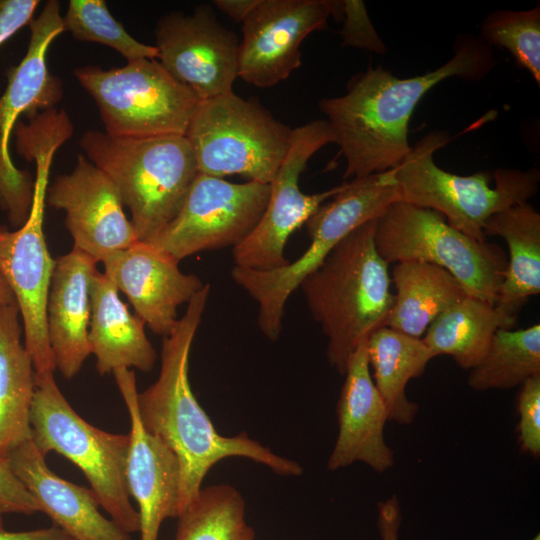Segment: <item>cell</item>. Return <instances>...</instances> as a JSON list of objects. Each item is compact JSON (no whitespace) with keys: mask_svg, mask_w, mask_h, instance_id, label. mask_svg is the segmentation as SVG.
Returning <instances> with one entry per match:
<instances>
[{"mask_svg":"<svg viewBox=\"0 0 540 540\" xmlns=\"http://www.w3.org/2000/svg\"><path fill=\"white\" fill-rule=\"evenodd\" d=\"M497 61L480 36H460L451 59L425 74L399 78L381 66L353 76L346 93L322 98L319 110L346 161L344 178H360L397 167L411 150L408 127L424 95L446 79L478 81Z\"/></svg>","mask_w":540,"mask_h":540,"instance_id":"cell-1","label":"cell"},{"mask_svg":"<svg viewBox=\"0 0 540 540\" xmlns=\"http://www.w3.org/2000/svg\"><path fill=\"white\" fill-rule=\"evenodd\" d=\"M209 292L210 285L205 284L188 302L184 315L163 338L157 380L137 394L143 427L160 439L178 460L179 514L197 498L209 469L226 457H245L280 475L302 473L297 462L273 453L245 432L234 437L220 435L196 400L188 378L189 355Z\"/></svg>","mask_w":540,"mask_h":540,"instance_id":"cell-2","label":"cell"},{"mask_svg":"<svg viewBox=\"0 0 540 540\" xmlns=\"http://www.w3.org/2000/svg\"><path fill=\"white\" fill-rule=\"evenodd\" d=\"M376 220L342 239L299 285L328 340L329 364L341 375L359 344L387 326L394 302L388 263L375 247Z\"/></svg>","mask_w":540,"mask_h":540,"instance_id":"cell-3","label":"cell"},{"mask_svg":"<svg viewBox=\"0 0 540 540\" xmlns=\"http://www.w3.org/2000/svg\"><path fill=\"white\" fill-rule=\"evenodd\" d=\"M79 144L86 158L116 187L142 242L176 217L199 174L185 136L119 138L91 130Z\"/></svg>","mask_w":540,"mask_h":540,"instance_id":"cell-4","label":"cell"},{"mask_svg":"<svg viewBox=\"0 0 540 540\" xmlns=\"http://www.w3.org/2000/svg\"><path fill=\"white\" fill-rule=\"evenodd\" d=\"M448 133L432 131L421 138L394 168L401 201L442 214L455 229L486 241L484 226L494 214L526 203L538 191L540 172L499 168L460 176L440 168L435 152Z\"/></svg>","mask_w":540,"mask_h":540,"instance_id":"cell-5","label":"cell"},{"mask_svg":"<svg viewBox=\"0 0 540 540\" xmlns=\"http://www.w3.org/2000/svg\"><path fill=\"white\" fill-rule=\"evenodd\" d=\"M31 440L46 457L56 452L76 465L90 484L100 507L127 533L139 531V516L126 483L130 437L99 429L69 404L54 374H35Z\"/></svg>","mask_w":540,"mask_h":540,"instance_id":"cell-6","label":"cell"},{"mask_svg":"<svg viewBox=\"0 0 540 540\" xmlns=\"http://www.w3.org/2000/svg\"><path fill=\"white\" fill-rule=\"evenodd\" d=\"M374 242L388 264L437 265L451 273L468 296L496 304L507 265L503 250L455 229L442 214L395 202L376 220Z\"/></svg>","mask_w":540,"mask_h":540,"instance_id":"cell-7","label":"cell"},{"mask_svg":"<svg viewBox=\"0 0 540 540\" xmlns=\"http://www.w3.org/2000/svg\"><path fill=\"white\" fill-rule=\"evenodd\" d=\"M291 136L288 125L233 91L200 101L185 133L199 173L241 175L264 184L275 177Z\"/></svg>","mask_w":540,"mask_h":540,"instance_id":"cell-8","label":"cell"},{"mask_svg":"<svg viewBox=\"0 0 540 540\" xmlns=\"http://www.w3.org/2000/svg\"><path fill=\"white\" fill-rule=\"evenodd\" d=\"M74 76L94 99L105 133L113 137L185 136L201 101L157 59L110 69L79 67Z\"/></svg>","mask_w":540,"mask_h":540,"instance_id":"cell-9","label":"cell"},{"mask_svg":"<svg viewBox=\"0 0 540 540\" xmlns=\"http://www.w3.org/2000/svg\"><path fill=\"white\" fill-rule=\"evenodd\" d=\"M30 40L21 62L7 71V86L0 96V209L14 229L28 220L33 204L34 181L20 170L9 152V140L20 115L28 119L52 109L63 96L62 82L47 66V51L65 31L60 4L49 0L28 24Z\"/></svg>","mask_w":540,"mask_h":540,"instance_id":"cell-10","label":"cell"},{"mask_svg":"<svg viewBox=\"0 0 540 540\" xmlns=\"http://www.w3.org/2000/svg\"><path fill=\"white\" fill-rule=\"evenodd\" d=\"M401 201L394 168L341 184L332 200L321 204L306 222L311 243L302 255L284 267L253 272L252 291L270 312L280 313L302 280L328 253L361 225L378 219L393 203Z\"/></svg>","mask_w":540,"mask_h":540,"instance_id":"cell-11","label":"cell"},{"mask_svg":"<svg viewBox=\"0 0 540 540\" xmlns=\"http://www.w3.org/2000/svg\"><path fill=\"white\" fill-rule=\"evenodd\" d=\"M330 143H333V136L325 119L292 129L289 150L269 184V200L262 217L232 248L235 266L266 271L289 263L284 250L291 234L306 224L318 207L341 188L339 185L315 194H305L299 188V178L307 162Z\"/></svg>","mask_w":540,"mask_h":540,"instance_id":"cell-12","label":"cell"},{"mask_svg":"<svg viewBox=\"0 0 540 540\" xmlns=\"http://www.w3.org/2000/svg\"><path fill=\"white\" fill-rule=\"evenodd\" d=\"M270 185L231 183L199 173L176 215L147 243L177 261L203 250L238 245L257 225Z\"/></svg>","mask_w":540,"mask_h":540,"instance_id":"cell-13","label":"cell"},{"mask_svg":"<svg viewBox=\"0 0 540 540\" xmlns=\"http://www.w3.org/2000/svg\"><path fill=\"white\" fill-rule=\"evenodd\" d=\"M49 174L39 171L34 181L30 216L18 229L0 224V271L19 308L24 346L35 374L56 370L47 335L46 306L55 265L43 232Z\"/></svg>","mask_w":540,"mask_h":540,"instance_id":"cell-14","label":"cell"},{"mask_svg":"<svg viewBox=\"0 0 540 540\" xmlns=\"http://www.w3.org/2000/svg\"><path fill=\"white\" fill-rule=\"evenodd\" d=\"M331 16L340 19L341 1L260 0L242 22L238 77L259 88L287 79L302 64L304 39L324 29Z\"/></svg>","mask_w":540,"mask_h":540,"instance_id":"cell-15","label":"cell"},{"mask_svg":"<svg viewBox=\"0 0 540 540\" xmlns=\"http://www.w3.org/2000/svg\"><path fill=\"white\" fill-rule=\"evenodd\" d=\"M154 46L165 70L201 101L233 91L239 42L210 6H198L189 15H164L156 25Z\"/></svg>","mask_w":540,"mask_h":540,"instance_id":"cell-16","label":"cell"},{"mask_svg":"<svg viewBox=\"0 0 540 540\" xmlns=\"http://www.w3.org/2000/svg\"><path fill=\"white\" fill-rule=\"evenodd\" d=\"M46 202L64 211L73 247L97 262L139 242L116 187L84 155L77 157L70 173L48 185Z\"/></svg>","mask_w":540,"mask_h":540,"instance_id":"cell-17","label":"cell"},{"mask_svg":"<svg viewBox=\"0 0 540 540\" xmlns=\"http://www.w3.org/2000/svg\"><path fill=\"white\" fill-rule=\"evenodd\" d=\"M130 418L126 483L138 505L140 540H158L161 524L178 517L180 468L175 454L142 425L133 370L113 372Z\"/></svg>","mask_w":540,"mask_h":540,"instance_id":"cell-18","label":"cell"},{"mask_svg":"<svg viewBox=\"0 0 540 540\" xmlns=\"http://www.w3.org/2000/svg\"><path fill=\"white\" fill-rule=\"evenodd\" d=\"M178 263L168 253L142 241L102 260L103 273L124 293L135 315L163 337L178 321V307L205 285L198 276L183 273Z\"/></svg>","mask_w":540,"mask_h":540,"instance_id":"cell-19","label":"cell"},{"mask_svg":"<svg viewBox=\"0 0 540 540\" xmlns=\"http://www.w3.org/2000/svg\"><path fill=\"white\" fill-rule=\"evenodd\" d=\"M337 403L339 432L327 462L335 471L357 461L378 473L393 467L395 456L385 441L386 405L370 373L367 339L348 359Z\"/></svg>","mask_w":540,"mask_h":540,"instance_id":"cell-20","label":"cell"},{"mask_svg":"<svg viewBox=\"0 0 540 540\" xmlns=\"http://www.w3.org/2000/svg\"><path fill=\"white\" fill-rule=\"evenodd\" d=\"M6 459L41 512L73 540H131L129 533L100 512L91 489L59 477L48 467L32 440L15 448Z\"/></svg>","mask_w":540,"mask_h":540,"instance_id":"cell-21","label":"cell"},{"mask_svg":"<svg viewBox=\"0 0 540 540\" xmlns=\"http://www.w3.org/2000/svg\"><path fill=\"white\" fill-rule=\"evenodd\" d=\"M96 264L75 247L55 260L46 306L47 335L55 368L67 379L78 374L91 354L90 283Z\"/></svg>","mask_w":540,"mask_h":540,"instance_id":"cell-22","label":"cell"},{"mask_svg":"<svg viewBox=\"0 0 540 540\" xmlns=\"http://www.w3.org/2000/svg\"><path fill=\"white\" fill-rule=\"evenodd\" d=\"M110 279L98 270L90 283V352L100 375L117 369L151 371L157 354L145 333V323L130 313Z\"/></svg>","mask_w":540,"mask_h":540,"instance_id":"cell-23","label":"cell"},{"mask_svg":"<svg viewBox=\"0 0 540 540\" xmlns=\"http://www.w3.org/2000/svg\"><path fill=\"white\" fill-rule=\"evenodd\" d=\"M16 301L0 306V457L31 440L35 370L21 336Z\"/></svg>","mask_w":540,"mask_h":540,"instance_id":"cell-24","label":"cell"},{"mask_svg":"<svg viewBox=\"0 0 540 540\" xmlns=\"http://www.w3.org/2000/svg\"><path fill=\"white\" fill-rule=\"evenodd\" d=\"M483 231L485 236H500L508 246L495 306L517 319L527 300L540 293V214L528 202L522 203L494 214Z\"/></svg>","mask_w":540,"mask_h":540,"instance_id":"cell-25","label":"cell"},{"mask_svg":"<svg viewBox=\"0 0 540 540\" xmlns=\"http://www.w3.org/2000/svg\"><path fill=\"white\" fill-rule=\"evenodd\" d=\"M390 277L396 294L387 327L415 338H421L441 313L467 296L451 273L431 263H395Z\"/></svg>","mask_w":540,"mask_h":540,"instance_id":"cell-26","label":"cell"},{"mask_svg":"<svg viewBox=\"0 0 540 540\" xmlns=\"http://www.w3.org/2000/svg\"><path fill=\"white\" fill-rule=\"evenodd\" d=\"M369 366L373 382L381 395L389 421L411 424L418 413L417 403L406 395L411 379L421 376L434 357L421 338H415L389 327H381L367 339Z\"/></svg>","mask_w":540,"mask_h":540,"instance_id":"cell-27","label":"cell"},{"mask_svg":"<svg viewBox=\"0 0 540 540\" xmlns=\"http://www.w3.org/2000/svg\"><path fill=\"white\" fill-rule=\"evenodd\" d=\"M517 319L495 305L466 296L441 313L427 328L423 342L434 357L449 355L464 369L475 367L498 329H512Z\"/></svg>","mask_w":540,"mask_h":540,"instance_id":"cell-28","label":"cell"},{"mask_svg":"<svg viewBox=\"0 0 540 540\" xmlns=\"http://www.w3.org/2000/svg\"><path fill=\"white\" fill-rule=\"evenodd\" d=\"M540 375V325L498 329L481 361L467 379L475 391L509 389Z\"/></svg>","mask_w":540,"mask_h":540,"instance_id":"cell-29","label":"cell"},{"mask_svg":"<svg viewBox=\"0 0 540 540\" xmlns=\"http://www.w3.org/2000/svg\"><path fill=\"white\" fill-rule=\"evenodd\" d=\"M245 519V502L233 486L201 489L179 515L175 540H254Z\"/></svg>","mask_w":540,"mask_h":540,"instance_id":"cell-30","label":"cell"},{"mask_svg":"<svg viewBox=\"0 0 540 540\" xmlns=\"http://www.w3.org/2000/svg\"><path fill=\"white\" fill-rule=\"evenodd\" d=\"M63 21L65 30L77 40L108 46L127 62L158 59L156 47L139 42L130 35L111 15L103 0H70Z\"/></svg>","mask_w":540,"mask_h":540,"instance_id":"cell-31","label":"cell"},{"mask_svg":"<svg viewBox=\"0 0 540 540\" xmlns=\"http://www.w3.org/2000/svg\"><path fill=\"white\" fill-rule=\"evenodd\" d=\"M480 38L490 47L505 48L540 84V5L491 12L481 24Z\"/></svg>","mask_w":540,"mask_h":540,"instance_id":"cell-32","label":"cell"},{"mask_svg":"<svg viewBox=\"0 0 540 540\" xmlns=\"http://www.w3.org/2000/svg\"><path fill=\"white\" fill-rule=\"evenodd\" d=\"M517 399L518 432L522 449L534 457L540 455V375L520 385Z\"/></svg>","mask_w":540,"mask_h":540,"instance_id":"cell-33","label":"cell"},{"mask_svg":"<svg viewBox=\"0 0 540 540\" xmlns=\"http://www.w3.org/2000/svg\"><path fill=\"white\" fill-rule=\"evenodd\" d=\"M340 19L343 21V27L340 31L343 46L385 53V45L375 31L362 1H341Z\"/></svg>","mask_w":540,"mask_h":540,"instance_id":"cell-34","label":"cell"},{"mask_svg":"<svg viewBox=\"0 0 540 540\" xmlns=\"http://www.w3.org/2000/svg\"><path fill=\"white\" fill-rule=\"evenodd\" d=\"M41 512V508L10 468L7 459L0 457V515H31Z\"/></svg>","mask_w":540,"mask_h":540,"instance_id":"cell-35","label":"cell"},{"mask_svg":"<svg viewBox=\"0 0 540 540\" xmlns=\"http://www.w3.org/2000/svg\"><path fill=\"white\" fill-rule=\"evenodd\" d=\"M38 0L0 1V46L33 19Z\"/></svg>","mask_w":540,"mask_h":540,"instance_id":"cell-36","label":"cell"},{"mask_svg":"<svg viewBox=\"0 0 540 540\" xmlns=\"http://www.w3.org/2000/svg\"><path fill=\"white\" fill-rule=\"evenodd\" d=\"M401 522V507L396 495L378 504L377 524L381 540H398Z\"/></svg>","mask_w":540,"mask_h":540,"instance_id":"cell-37","label":"cell"},{"mask_svg":"<svg viewBox=\"0 0 540 540\" xmlns=\"http://www.w3.org/2000/svg\"><path fill=\"white\" fill-rule=\"evenodd\" d=\"M0 540H73L56 525L28 531L11 532L0 529Z\"/></svg>","mask_w":540,"mask_h":540,"instance_id":"cell-38","label":"cell"},{"mask_svg":"<svg viewBox=\"0 0 540 540\" xmlns=\"http://www.w3.org/2000/svg\"><path fill=\"white\" fill-rule=\"evenodd\" d=\"M260 0H214L213 4L235 22H243Z\"/></svg>","mask_w":540,"mask_h":540,"instance_id":"cell-39","label":"cell"},{"mask_svg":"<svg viewBox=\"0 0 540 540\" xmlns=\"http://www.w3.org/2000/svg\"><path fill=\"white\" fill-rule=\"evenodd\" d=\"M13 301H15V298L12 290L4 275L0 271V306L9 304Z\"/></svg>","mask_w":540,"mask_h":540,"instance_id":"cell-40","label":"cell"},{"mask_svg":"<svg viewBox=\"0 0 540 540\" xmlns=\"http://www.w3.org/2000/svg\"><path fill=\"white\" fill-rule=\"evenodd\" d=\"M0 529H4V521L1 515H0Z\"/></svg>","mask_w":540,"mask_h":540,"instance_id":"cell-41","label":"cell"},{"mask_svg":"<svg viewBox=\"0 0 540 540\" xmlns=\"http://www.w3.org/2000/svg\"><path fill=\"white\" fill-rule=\"evenodd\" d=\"M531 540H540V535L539 534L535 535Z\"/></svg>","mask_w":540,"mask_h":540,"instance_id":"cell-42","label":"cell"},{"mask_svg":"<svg viewBox=\"0 0 540 540\" xmlns=\"http://www.w3.org/2000/svg\"><path fill=\"white\" fill-rule=\"evenodd\" d=\"M44 150H47V149H44ZM44 150H42V151H44ZM48 151H51V150H48ZM39 152H41V151H39ZM39 152H37V153H39ZM51 152H52V151H51ZM37 153H36V154H37ZM52 153H53V152H52ZM36 154H35V155H36ZM53 154H54V153H53ZM35 155H34V156H35ZM33 160H34V158H33Z\"/></svg>","mask_w":540,"mask_h":540,"instance_id":"cell-43","label":"cell"}]
</instances>
